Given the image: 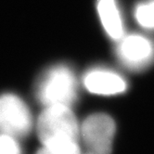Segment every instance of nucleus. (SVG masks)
<instances>
[{
  "label": "nucleus",
  "mask_w": 154,
  "mask_h": 154,
  "mask_svg": "<svg viewBox=\"0 0 154 154\" xmlns=\"http://www.w3.org/2000/svg\"><path fill=\"white\" fill-rule=\"evenodd\" d=\"M85 154H93V153H90V152H87V153H85Z\"/></svg>",
  "instance_id": "nucleus-11"
},
{
  "label": "nucleus",
  "mask_w": 154,
  "mask_h": 154,
  "mask_svg": "<svg viewBox=\"0 0 154 154\" xmlns=\"http://www.w3.org/2000/svg\"><path fill=\"white\" fill-rule=\"evenodd\" d=\"M35 95L45 107H71L78 97V82L73 70L66 64H57L48 68L39 77Z\"/></svg>",
  "instance_id": "nucleus-1"
},
{
  "label": "nucleus",
  "mask_w": 154,
  "mask_h": 154,
  "mask_svg": "<svg viewBox=\"0 0 154 154\" xmlns=\"http://www.w3.org/2000/svg\"><path fill=\"white\" fill-rule=\"evenodd\" d=\"M118 42L116 56L131 71L144 70L154 61V42L138 34L125 35Z\"/></svg>",
  "instance_id": "nucleus-5"
},
{
  "label": "nucleus",
  "mask_w": 154,
  "mask_h": 154,
  "mask_svg": "<svg viewBox=\"0 0 154 154\" xmlns=\"http://www.w3.org/2000/svg\"><path fill=\"white\" fill-rule=\"evenodd\" d=\"M0 154H21L17 138L0 133Z\"/></svg>",
  "instance_id": "nucleus-10"
},
{
  "label": "nucleus",
  "mask_w": 154,
  "mask_h": 154,
  "mask_svg": "<svg viewBox=\"0 0 154 154\" xmlns=\"http://www.w3.org/2000/svg\"><path fill=\"white\" fill-rule=\"evenodd\" d=\"M32 126L31 112L25 102L14 94L0 95V133L21 138Z\"/></svg>",
  "instance_id": "nucleus-3"
},
{
  "label": "nucleus",
  "mask_w": 154,
  "mask_h": 154,
  "mask_svg": "<svg viewBox=\"0 0 154 154\" xmlns=\"http://www.w3.org/2000/svg\"><path fill=\"white\" fill-rule=\"evenodd\" d=\"M135 19L145 29L154 30V0H145L135 8Z\"/></svg>",
  "instance_id": "nucleus-8"
},
{
  "label": "nucleus",
  "mask_w": 154,
  "mask_h": 154,
  "mask_svg": "<svg viewBox=\"0 0 154 154\" xmlns=\"http://www.w3.org/2000/svg\"><path fill=\"white\" fill-rule=\"evenodd\" d=\"M97 9L106 34L115 41L125 35V24L116 0H97Z\"/></svg>",
  "instance_id": "nucleus-7"
},
{
  "label": "nucleus",
  "mask_w": 154,
  "mask_h": 154,
  "mask_svg": "<svg viewBox=\"0 0 154 154\" xmlns=\"http://www.w3.org/2000/svg\"><path fill=\"white\" fill-rule=\"evenodd\" d=\"M116 126L113 119L105 113H95L87 117L80 127V136L93 154H112Z\"/></svg>",
  "instance_id": "nucleus-4"
},
{
  "label": "nucleus",
  "mask_w": 154,
  "mask_h": 154,
  "mask_svg": "<svg viewBox=\"0 0 154 154\" xmlns=\"http://www.w3.org/2000/svg\"><path fill=\"white\" fill-rule=\"evenodd\" d=\"M83 84L87 91L102 96L118 95L127 89V82L124 77L105 67H95L85 72Z\"/></svg>",
  "instance_id": "nucleus-6"
},
{
  "label": "nucleus",
  "mask_w": 154,
  "mask_h": 154,
  "mask_svg": "<svg viewBox=\"0 0 154 154\" xmlns=\"http://www.w3.org/2000/svg\"><path fill=\"white\" fill-rule=\"evenodd\" d=\"M37 135L43 145L76 142L80 137V126L71 107L53 105L45 107L37 125Z\"/></svg>",
  "instance_id": "nucleus-2"
},
{
  "label": "nucleus",
  "mask_w": 154,
  "mask_h": 154,
  "mask_svg": "<svg viewBox=\"0 0 154 154\" xmlns=\"http://www.w3.org/2000/svg\"><path fill=\"white\" fill-rule=\"evenodd\" d=\"M36 154H81L78 143L64 142L43 145Z\"/></svg>",
  "instance_id": "nucleus-9"
}]
</instances>
